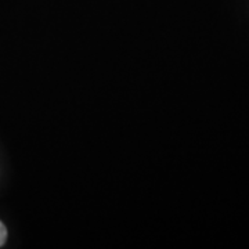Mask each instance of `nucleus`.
<instances>
[{
    "mask_svg": "<svg viewBox=\"0 0 249 249\" xmlns=\"http://www.w3.org/2000/svg\"><path fill=\"white\" fill-rule=\"evenodd\" d=\"M6 240H7V229L3 223L0 222V248L4 245Z\"/></svg>",
    "mask_w": 249,
    "mask_h": 249,
    "instance_id": "f257e3e1",
    "label": "nucleus"
}]
</instances>
